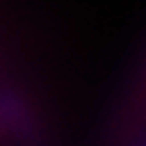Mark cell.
<instances>
[{
	"label": "cell",
	"instance_id": "1",
	"mask_svg": "<svg viewBox=\"0 0 146 146\" xmlns=\"http://www.w3.org/2000/svg\"><path fill=\"white\" fill-rule=\"evenodd\" d=\"M137 137H146V125H139V130H137V132H132V137H130V139H137Z\"/></svg>",
	"mask_w": 146,
	"mask_h": 146
}]
</instances>
